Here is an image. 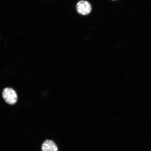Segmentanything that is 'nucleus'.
<instances>
[{
    "label": "nucleus",
    "mask_w": 151,
    "mask_h": 151,
    "mask_svg": "<svg viewBox=\"0 0 151 151\" xmlns=\"http://www.w3.org/2000/svg\"><path fill=\"white\" fill-rule=\"evenodd\" d=\"M42 150V151H58V148L54 142L46 140L43 143Z\"/></svg>",
    "instance_id": "nucleus-3"
},
{
    "label": "nucleus",
    "mask_w": 151,
    "mask_h": 151,
    "mask_svg": "<svg viewBox=\"0 0 151 151\" xmlns=\"http://www.w3.org/2000/svg\"><path fill=\"white\" fill-rule=\"evenodd\" d=\"M2 96L5 101L9 104L14 105L17 101L16 92L12 88H4L2 92Z\"/></svg>",
    "instance_id": "nucleus-1"
},
{
    "label": "nucleus",
    "mask_w": 151,
    "mask_h": 151,
    "mask_svg": "<svg viewBox=\"0 0 151 151\" xmlns=\"http://www.w3.org/2000/svg\"><path fill=\"white\" fill-rule=\"evenodd\" d=\"M112 1H116V0H112Z\"/></svg>",
    "instance_id": "nucleus-4"
},
{
    "label": "nucleus",
    "mask_w": 151,
    "mask_h": 151,
    "mask_svg": "<svg viewBox=\"0 0 151 151\" xmlns=\"http://www.w3.org/2000/svg\"><path fill=\"white\" fill-rule=\"evenodd\" d=\"M76 7L77 12L83 16H86L90 14L92 10L91 5L86 0H81L78 1Z\"/></svg>",
    "instance_id": "nucleus-2"
}]
</instances>
